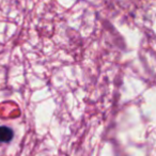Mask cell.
<instances>
[{
  "label": "cell",
  "mask_w": 156,
  "mask_h": 156,
  "mask_svg": "<svg viewBox=\"0 0 156 156\" xmlns=\"http://www.w3.org/2000/svg\"><path fill=\"white\" fill-rule=\"evenodd\" d=\"M14 132L9 126L0 125V142L1 143H9L13 139Z\"/></svg>",
  "instance_id": "cell-1"
}]
</instances>
